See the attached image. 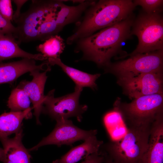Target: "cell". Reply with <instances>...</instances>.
<instances>
[{"mask_svg":"<svg viewBox=\"0 0 163 163\" xmlns=\"http://www.w3.org/2000/svg\"><path fill=\"white\" fill-rule=\"evenodd\" d=\"M30 8L14 21L13 35L19 45L36 40L45 41L57 35L67 23L61 10L62 1L32 0Z\"/></svg>","mask_w":163,"mask_h":163,"instance_id":"1","label":"cell"},{"mask_svg":"<svg viewBox=\"0 0 163 163\" xmlns=\"http://www.w3.org/2000/svg\"><path fill=\"white\" fill-rule=\"evenodd\" d=\"M134 20L131 14L121 21L79 40L77 51L83 53V59L106 66L121 50L123 43L130 37Z\"/></svg>","mask_w":163,"mask_h":163,"instance_id":"2","label":"cell"},{"mask_svg":"<svg viewBox=\"0 0 163 163\" xmlns=\"http://www.w3.org/2000/svg\"><path fill=\"white\" fill-rule=\"evenodd\" d=\"M135 6L130 0H101L90 6L83 21L67 40L71 44L97 30L112 26L132 14Z\"/></svg>","mask_w":163,"mask_h":163,"instance_id":"3","label":"cell"},{"mask_svg":"<svg viewBox=\"0 0 163 163\" xmlns=\"http://www.w3.org/2000/svg\"><path fill=\"white\" fill-rule=\"evenodd\" d=\"M153 122L131 123L122 138L107 145L111 159L115 163H140L147 148Z\"/></svg>","mask_w":163,"mask_h":163,"instance_id":"4","label":"cell"},{"mask_svg":"<svg viewBox=\"0 0 163 163\" xmlns=\"http://www.w3.org/2000/svg\"><path fill=\"white\" fill-rule=\"evenodd\" d=\"M159 13L141 14L134 22L131 34L137 36L139 43L136 49L124 57L163 50V18Z\"/></svg>","mask_w":163,"mask_h":163,"instance_id":"5","label":"cell"},{"mask_svg":"<svg viewBox=\"0 0 163 163\" xmlns=\"http://www.w3.org/2000/svg\"><path fill=\"white\" fill-rule=\"evenodd\" d=\"M163 50L136 54L127 59L105 67L106 71L116 75L118 78L131 77L144 74L162 72Z\"/></svg>","mask_w":163,"mask_h":163,"instance_id":"6","label":"cell"},{"mask_svg":"<svg viewBox=\"0 0 163 163\" xmlns=\"http://www.w3.org/2000/svg\"><path fill=\"white\" fill-rule=\"evenodd\" d=\"M82 88L75 86L74 91L58 97H54V90L45 96L42 112L50 116L56 121L76 117L79 121L82 114L87 110L85 105H80L79 98Z\"/></svg>","mask_w":163,"mask_h":163,"instance_id":"7","label":"cell"},{"mask_svg":"<svg viewBox=\"0 0 163 163\" xmlns=\"http://www.w3.org/2000/svg\"><path fill=\"white\" fill-rule=\"evenodd\" d=\"M163 93L141 96L129 103H120L118 100L115 106L131 123L153 122L162 114Z\"/></svg>","mask_w":163,"mask_h":163,"instance_id":"8","label":"cell"},{"mask_svg":"<svg viewBox=\"0 0 163 163\" xmlns=\"http://www.w3.org/2000/svg\"><path fill=\"white\" fill-rule=\"evenodd\" d=\"M118 83L131 99L163 93L162 72L144 74L131 77L118 78Z\"/></svg>","mask_w":163,"mask_h":163,"instance_id":"9","label":"cell"},{"mask_svg":"<svg viewBox=\"0 0 163 163\" xmlns=\"http://www.w3.org/2000/svg\"><path fill=\"white\" fill-rule=\"evenodd\" d=\"M97 133L96 130L86 131L81 129L68 119L57 121L55 127L50 133L28 150H36L42 146L49 145H72L78 141H85L90 136L96 135Z\"/></svg>","mask_w":163,"mask_h":163,"instance_id":"10","label":"cell"},{"mask_svg":"<svg viewBox=\"0 0 163 163\" xmlns=\"http://www.w3.org/2000/svg\"><path fill=\"white\" fill-rule=\"evenodd\" d=\"M40 70H35L30 72V75L33 79L30 81L23 80L21 81L18 87L23 90L29 97L33 104L34 114L36 117L37 123L40 124L39 117L45 97L44 90L47 78L46 75L48 71L40 72Z\"/></svg>","mask_w":163,"mask_h":163,"instance_id":"11","label":"cell"},{"mask_svg":"<svg viewBox=\"0 0 163 163\" xmlns=\"http://www.w3.org/2000/svg\"><path fill=\"white\" fill-rule=\"evenodd\" d=\"M35 70L50 71V65L47 61L37 65L35 60L23 58L21 60L0 63V84L15 81L19 77Z\"/></svg>","mask_w":163,"mask_h":163,"instance_id":"12","label":"cell"},{"mask_svg":"<svg viewBox=\"0 0 163 163\" xmlns=\"http://www.w3.org/2000/svg\"><path fill=\"white\" fill-rule=\"evenodd\" d=\"M163 163V120L161 114L152 122L146 149L140 163Z\"/></svg>","mask_w":163,"mask_h":163,"instance_id":"13","label":"cell"},{"mask_svg":"<svg viewBox=\"0 0 163 163\" xmlns=\"http://www.w3.org/2000/svg\"><path fill=\"white\" fill-rule=\"evenodd\" d=\"M23 136L21 129L12 138L0 139L3 146L4 153L1 161L3 163H30L31 156L29 150L22 142Z\"/></svg>","mask_w":163,"mask_h":163,"instance_id":"14","label":"cell"},{"mask_svg":"<svg viewBox=\"0 0 163 163\" xmlns=\"http://www.w3.org/2000/svg\"><path fill=\"white\" fill-rule=\"evenodd\" d=\"M16 57L45 60L41 54H31L21 48L13 34H0V63L5 60Z\"/></svg>","mask_w":163,"mask_h":163,"instance_id":"15","label":"cell"},{"mask_svg":"<svg viewBox=\"0 0 163 163\" xmlns=\"http://www.w3.org/2000/svg\"><path fill=\"white\" fill-rule=\"evenodd\" d=\"M103 142L98 140L96 135L91 136L82 144L72 148L60 159L52 163H76L90 155L99 151Z\"/></svg>","mask_w":163,"mask_h":163,"instance_id":"16","label":"cell"},{"mask_svg":"<svg viewBox=\"0 0 163 163\" xmlns=\"http://www.w3.org/2000/svg\"><path fill=\"white\" fill-rule=\"evenodd\" d=\"M32 109L33 107L22 111L5 112L0 115V139L8 137L22 129L23 120L31 117Z\"/></svg>","mask_w":163,"mask_h":163,"instance_id":"17","label":"cell"},{"mask_svg":"<svg viewBox=\"0 0 163 163\" xmlns=\"http://www.w3.org/2000/svg\"><path fill=\"white\" fill-rule=\"evenodd\" d=\"M50 65H56L74 82L75 86L82 88L88 87L94 89L97 88L96 80L100 74H91L68 66L64 64L60 58L49 59L47 60Z\"/></svg>","mask_w":163,"mask_h":163,"instance_id":"18","label":"cell"},{"mask_svg":"<svg viewBox=\"0 0 163 163\" xmlns=\"http://www.w3.org/2000/svg\"><path fill=\"white\" fill-rule=\"evenodd\" d=\"M114 106L113 110L105 114L103 121L111 139L116 141L125 136L127 129L122 113L117 107Z\"/></svg>","mask_w":163,"mask_h":163,"instance_id":"19","label":"cell"},{"mask_svg":"<svg viewBox=\"0 0 163 163\" xmlns=\"http://www.w3.org/2000/svg\"><path fill=\"white\" fill-rule=\"evenodd\" d=\"M44 41L37 47V50L41 53L45 59L60 58L65 47L64 40L60 36L55 35Z\"/></svg>","mask_w":163,"mask_h":163,"instance_id":"20","label":"cell"},{"mask_svg":"<svg viewBox=\"0 0 163 163\" xmlns=\"http://www.w3.org/2000/svg\"><path fill=\"white\" fill-rule=\"evenodd\" d=\"M29 97L22 89L17 87L11 91L7 102L11 111H24L30 108Z\"/></svg>","mask_w":163,"mask_h":163,"instance_id":"21","label":"cell"},{"mask_svg":"<svg viewBox=\"0 0 163 163\" xmlns=\"http://www.w3.org/2000/svg\"><path fill=\"white\" fill-rule=\"evenodd\" d=\"M135 5L141 6L145 13H160L163 4L162 0H135L133 1Z\"/></svg>","mask_w":163,"mask_h":163,"instance_id":"22","label":"cell"},{"mask_svg":"<svg viewBox=\"0 0 163 163\" xmlns=\"http://www.w3.org/2000/svg\"><path fill=\"white\" fill-rule=\"evenodd\" d=\"M11 2L10 0H0V14L4 18L10 22L13 20Z\"/></svg>","mask_w":163,"mask_h":163,"instance_id":"23","label":"cell"},{"mask_svg":"<svg viewBox=\"0 0 163 163\" xmlns=\"http://www.w3.org/2000/svg\"><path fill=\"white\" fill-rule=\"evenodd\" d=\"M15 29L11 22L4 18L0 14V34H13Z\"/></svg>","mask_w":163,"mask_h":163,"instance_id":"24","label":"cell"},{"mask_svg":"<svg viewBox=\"0 0 163 163\" xmlns=\"http://www.w3.org/2000/svg\"><path fill=\"white\" fill-rule=\"evenodd\" d=\"M105 160L104 155L98 151L89 155L81 163H102Z\"/></svg>","mask_w":163,"mask_h":163,"instance_id":"25","label":"cell"},{"mask_svg":"<svg viewBox=\"0 0 163 163\" xmlns=\"http://www.w3.org/2000/svg\"><path fill=\"white\" fill-rule=\"evenodd\" d=\"M13 1L16 5L17 8L15 13L13 14V20L14 21L16 20L20 15L21 9L22 5L27 0H13Z\"/></svg>","mask_w":163,"mask_h":163,"instance_id":"26","label":"cell"},{"mask_svg":"<svg viewBox=\"0 0 163 163\" xmlns=\"http://www.w3.org/2000/svg\"><path fill=\"white\" fill-rule=\"evenodd\" d=\"M4 153V150L3 149L0 147V161L1 160L2 158Z\"/></svg>","mask_w":163,"mask_h":163,"instance_id":"27","label":"cell"},{"mask_svg":"<svg viewBox=\"0 0 163 163\" xmlns=\"http://www.w3.org/2000/svg\"><path fill=\"white\" fill-rule=\"evenodd\" d=\"M105 163H115L111 159L107 160L106 161Z\"/></svg>","mask_w":163,"mask_h":163,"instance_id":"28","label":"cell"}]
</instances>
